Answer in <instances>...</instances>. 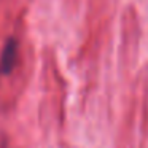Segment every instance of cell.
Masks as SVG:
<instances>
[{
  "instance_id": "6da1fadb",
  "label": "cell",
  "mask_w": 148,
  "mask_h": 148,
  "mask_svg": "<svg viewBox=\"0 0 148 148\" xmlns=\"http://www.w3.org/2000/svg\"><path fill=\"white\" fill-rule=\"evenodd\" d=\"M14 45L13 43H10V45L5 48L3 51V56H2V61H0V64H2V67H7L10 69L11 64H13V58H14Z\"/></svg>"
}]
</instances>
